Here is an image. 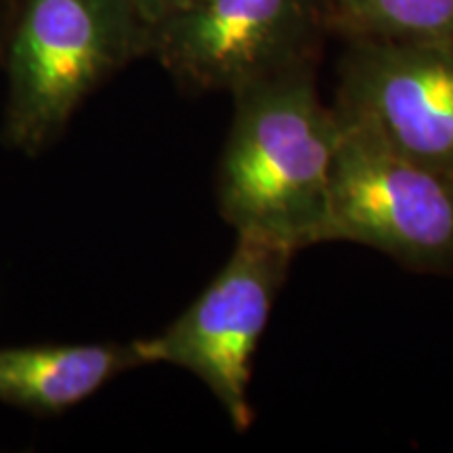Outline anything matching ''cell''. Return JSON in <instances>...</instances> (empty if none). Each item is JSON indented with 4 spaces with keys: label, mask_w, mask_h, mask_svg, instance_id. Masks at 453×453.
Listing matches in <instances>:
<instances>
[{
    "label": "cell",
    "mask_w": 453,
    "mask_h": 453,
    "mask_svg": "<svg viewBox=\"0 0 453 453\" xmlns=\"http://www.w3.org/2000/svg\"><path fill=\"white\" fill-rule=\"evenodd\" d=\"M326 0H194L150 30V55L180 88L229 93L313 65Z\"/></svg>",
    "instance_id": "cell-5"
},
{
    "label": "cell",
    "mask_w": 453,
    "mask_h": 453,
    "mask_svg": "<svg viewBox=\"0 0 453 453\" xmlns=\"http://www.w3.org/2000/svg\"><path fill=\"white\" fill-rule=\"evenodd\" d=\"M0 4H3V3H0ZM7 21H9V13L3 15V11H0V50H3L4 32H7Z\"/></svg>",
    "instance_id": "cell-10"
},
{
    "label": "cell",
    "mask_w": 453,
    "mask_h": 453,
    "mask_svg": "<svg viewBox=\"0 0 453 453\" xmlns=\"http://www.w3.org/2000/svg\"><path fill=\"white\" fill-rule=\"evenodd\" d=\"M332 26L349 38L453 42V0H334Z\"/></svg>",
    "instance_id": "cell-8"
},
{
    "label": "cell",
    "mask_w": 453,
    "mask_h": 453,
    "mask_svg": "<svg viewBox=\"0 0 453 453\" xmlns=\"http://www.w3.org/2000/svg\"><path fill=\"white\" fill-rule=\"evenodd\" d=\"M141 365L134 340L0 347V403L57 416Z\"/></svg>",
    "instance_id": "cell-7"
},
{
    "label": "cell",
    "mask_w": 453,
    "mask_h": 453,
    "mask_svg": "<svg viewBox=\"0 0 453 453\" xmlns=\"http://www.w3.org/2000/svg\"><path fill=\"white\" fill-rule=\"evenodd\" d=\"M234 120L217 168L219 212L235 235L298 252L330 242L336 113L321 104L313 65L231 95Z\"/></svg>",
    "instance_id": "cell-1"
},
{
    "label": "cell",
    "mask_w": 453,
    "mask_h": 453,
    "mask_svg": "<svg viewBox=\"0 0 453 453\" xmlns=\"http://www.w3.org/2000/svg\"><path fill=\"white\" fill-rule=\"evenodd\" d=\"M334 113L330 242L376 248L424 273L453 271V177L395 151L355 118Z\"/></svg>",
    "instance_id": "cell-3"
},
{
    "label": "cell",
    "mask_w": 453,
    "mask_h": 453,
    "mask_svg": "<svg viewBox=\"0 0 453 453\" xmlns=\"http://www.w3.org/2000/svg\"><path fill=\"white\" fill-rule=\"evenodd\" d=\"M150 55V26L128 0H15L0 59L7 73L3 143L49 150L95 90Z\"/></svg>",
    "instance_id": "cell-2"
},
{
    "label": "cell",
    "mask_w": 453,
    "mask_h": 453,
    "mask_svg": "<svg viewBox=\"0 0 453 453\" xmlns=\"http://www.w3.org/2000/svg\"><path fill=\"white\" fill-rule=\"evenodd\" d=\"M294 254L277 243L237 235L229 260L206 290L162 332L134 340L145 365L180 367L206 384L240 433L254 422V355Z\"/></svg>",
    "instance_id": "cell-4"
},
{
    "label": "cell",
    "mask_w": 453,
    "mask_h": 453,
    "mask_svg": "<svg viewBox=\"0 0 453 453\" xmlns=\"http://www.w3.org/2000/svg\"><path fill=\"white\" fill-rule=\"evenodd\" d=\"M332 4H334V0H332Z\"/></svg>",
    "instance_id": "cell-11"
},
{
    "label": "cell",
    "mask_w": 453,
    "mask_h": 453,
    "mask_svg": "<svg viewBox=\"0 0 453 453\" xmlns=\"http://www.w3.org/2000/svg\"><path fill=\"white\" fill-rule=\"evenodd\" d=\"M191 3H194V0H128L130 7L134 9V13H137L147 26H150V30L156 24H160L162 19L174 15L177 11L185 9L187 4Z\"/></svg>",
    "instance_id": "cell-9"
},
{
    "label": "cell",
    "mask_w": 453,
    "mask_h": 453,
    "mask_svg": "<svg viewBox=\"0 0 453 453\" xmlns=\"http://www.w3.org/2000/svg\"><path fill=\"white\" fill-rule=\"evenodd\" d=\"M334 110L453 177V42L349 38Z\"/></svg>",
    "instance_id": "cell-6"
}]
</instances>
